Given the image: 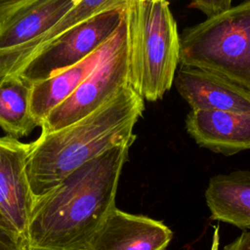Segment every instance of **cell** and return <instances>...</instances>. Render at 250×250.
<instances>
[{"label": "cell", "mask_w": 250, "mask_h": 250, "mask_svg": "<svg viewBox=\"0 0 250 250\" xmlns=\"http://www.w3.org/2000/svg\"><path fill=\"white\" fill-rule=\"evenodd\" d=\"M132 145L105 150L35 198L26 250H85L115 207L119 178Z\"/></svg>", "instance_id": "6da1fadb"}, {"label": "cell", "mask_w": 250, "mask_h": 250, "mask_svg": "<svg viewBox=\"0 0 250 250\" xmlns=\"http://www.w3.org/2000/svg\"><path fill=\"white\" fill-rule=\"evenodd\" d=\"M145 110V100L132 85L80 120L30 143L26 175L34 199L105 150L133 144V129Z\"/></svg>", "instance_id": "7a4b0ae2"}, {"label": "cell", "mask_w": 250, "mask_h": 250, "mask_svg": "<svg viewBox=\"0 0 250 250\" xmlns=\"http://www.w3.org/2000/svg\"><path fill=\"white\" fill-rule=\"evenodd\" d=\"M182 65L201 68L250 91V0L186 28Z\"/></svg>", "instance_id": "3957f363"}, {"label": "cell", "mask_w": 250, "mask_h": 250, "mask_svg": "<svg viewBox=\"0 0 250 250\" xmlns=\"http://www.w3.org/2000/svg\"><path fill=\"white\" fill-rule=\"evenodd\" d=\"M141 95L147 102L161 100L174 83L181 42L168 0H141Z\"/></svg>", "instance_id": "277c9868"}, {"label": "cell", "mask_w": 250, "mask_h": 250, "mask_svg": "<svg viewBox=\"0 0 250 250\" xmlns=\"http://www.w3.org/2000/svg\"><path fill=\"white\" fill-rule=\"evenodd\" d=\"M125 14L126 4L71 27L38 50L17 74L33 84L80 62L108 41Z\"/></svg>", "instance_id": "5b68a950"}, {"label": "cell", "mask_w": 250, "mask_h": 250, "mask_svg": "<svg viewBox=\"0 0 250 250\" xmlns=\"http://www.w3.org/2000/svg\"><path fill=\"white\" fill-rule=\"evenodd\" d=\"M77 0H32L0 21V82L17 74Z\"/></svg>", "instance_id": "8992f818"}, {"label": "cell", "mask_w": 250, "mask_h": 250, "mask_svg": "<svg viewBox=\"0 0 250 250\" xmlns=\"http://www.w3.org/2000/svg\"><path fill=\"white\" fill-rule=\"evenodd\" d=\"M29 148L30 144L0 137V213L24 243L34 204L26 175Z\"/></svg>", "instance_id": "52a82bcc"}, {"label": "cell", "mask_w": 250, "mask_h": 250, "mask_svg": "<svg viewBox=\"0 0 250 250\" xmlns=\"http://www.w3.org/2000/svg\"><path fill=\"white\" fill-rule=\"evenodd\" d=\"M172 238L173 231L162 221L115 206L85 250H166Z\"/></svg>", "instance_id": "ba28073f"}, {"label": "cell", "mask_w": 250, "mask_h": 250, "mask_svg": "<svg viewBox=\"0 0 250 250\" xmlns=\"http://www.w3.org/2000/svg\"><path fill=\"white\" fill-rule=\"evenodd\" d=\"M174 82L191 110L250 113V91L218 74L182 65Z\"/></svg>", "instance_id": "9c48e42d"}, {"label": "cell", "mask_w": 250, "mask_h": 250, "mask_svg": "<svg viewBox=\"0 0 250 250\" xmlns=\"http://www.w3.org/2000/svg\"><path fill=\"white\" fill-rule=\"evenodd\" d=\"M185 125L199 146L213 152L229 156L250 149V113L190 109Z\"/></svg>", "instance_id": "30bf717a"}, {"label": "cell", "mask_w": 250, "mask_h": 250, "mask_svg": "<svg viewBox=\"0 0 250 250\" xmlns=\"http://www.w3.org/2000/svg\"><path fill=\"white\" fill-rule=\"evenodd\" d=\"M211 219L250 229V171L237 170L210 178L205 190Z\"/></svg>", "instance_id": "8fae6325"}, {"label": "cell", "mask_w": 250, "mask_h": 250, "mask_svg": "<svg viewBox=\"0 0 250 250\" xmlns=\"http://www.w3.org/2000/svg\"><path fill=\"white\" fill-rule=\"evenodd\" d=\"M115 33L106 43L80 62L32 84L31 113L39 127L50 112L63 103L95 68L109 49Z\"/></svg>", "instance_id": "7c38bea8"}, {"label": "cell", "mask_w": 250, "mask_h": 250, "mask_svg": "<svg viewBox=\"0 0 250 250\" xmlns=\"http://www.w3.org/2000/svg\"><path fill=\"white\" fill-rule=\"evenodd\" d=\"M32 83L13 74L0 82V127L13 138L30 134L37 122L31 113Z\"/></svg>", "instance_id": "4fadbf2b"}, {"label": "cell", "mask_w": 250, "mask_h": 250, "mask_svg": "<svg viewBox=\"0 0 250 250\" xmlns=\"http://www.w3.org/2000/svg\"><path fill=\"white\" fill-rule=\"evenodd\" d=\"M127 1L128 0H77L72 5V7L57 21V23L54 24L53 27L46 33L36 52L71 27L96 16L101 12L121 7L125 5Z\"/></svg>", "instance_id": "5bb4252c"}, {"label": "cell", "mask_w": 250, "mask_h": 250, "mask_svg": "<svg viewBox=\"0 0 250 250\" xmlns=\"http://www.w3.org/2000/svg\"><path fill=\"white\" fill-rule=\"evenodd\" d=\"M232 0H191L190 7L199 10L207 18L226 12L231 7Z\"/></svg>", "instance_id": "9a60e30c"}, {"label": "cell", "mask_w": 250, "mask_h": 250, "mask_svg": "<svg viewBox=\"0 0 250 250\" xmlns=\"http://www.w3.org/2000/svg\"><path fill=\"white\" fill-rule=\"evenodd\" d=\"M0 250H26V247L16 232L0 227Z\"/></svg>", "instance_id": "2e32d148"}, {"label": "cell", "mask_w": 250, "mask_h": 250, "mask_svg": "<svg viewBox=\"0 0 250 250\" xmlns=\"http://www.w3.org/2000/svg\"><path fill=\"white\" fill-rule=\"evenodd\" d=\"M32 0H0V21L18 8Z\"/></svg>", "instance_id": "e0dca14e"}, {"label": "cell", "mask_w": 250, "mask_h": 250, "mask_svg": "<svg viewBox=\"0 0 250 250\" xmlns=\"http://www.w3.org/2000/svg\"><path fill=\"white\" fill-rule=\"evenodd\" d=\"M224 250H250V231H242L232 242L227 244Z\"/></svg>", "instance_id": "ac0fdd59"}, {"label": "cell", "mask_w": 250, "mask_h": 250, "mask_svg": "<svg viewBox=\"0 0 250 250\" xmlns=\"http://www.w3.org/2000/svg\"><path fill=\"white\" fill-rule=\"evenodd\" d=\"M0 227H2V228H4V229H9V230L14 231V230L11 229V227L9 226V224L6 222V220L4 219V217L2 216L1 213H0ZM14 232H15V231H14Z\"/></svg>", "instance_id": "d6986e66"}]
</instances>
